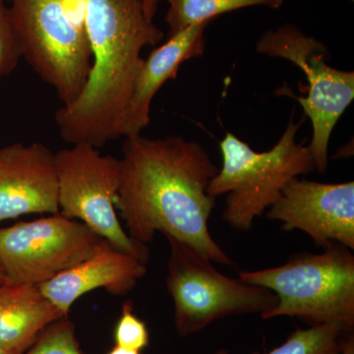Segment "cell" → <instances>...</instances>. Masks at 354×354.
Returning a JSON list of instances; mask_svg holds the SVG:
<instances>
[{
	"mask_svg": "<svg viewBox=\"0 0 354 354\" xmlns=\"http://www.w3.org/2000/svg\"><path fill=\"white\" fill-rule=\"evenodd\" d=\"M67 318L38 286H0V348L23 354L51 324Z\"/></svg>",
	"mask_w": 354,
	"mask_h": 354,
	"instance_id": "5bb4252c",
	"label": "cell"
},
{
	"mask_svg": "<svg viewBox=\"0 0 354 354\" xmlns=\"http://www.w3.org/2000/svg\"><path fill=\"white\" fill-rule=\"evenodd\" d=\"M0 354H12L8 353V351H4V349L0 348Z\"/></svg>",
	"mask_w": 354,
	"mask_h": 354,
	"instance_id": "cb8c5ba5",
	"label": "cell"
},
{
	"mask_svg": "<svg viewBox=\"0 0 354 354\" xmlns=\"http://www.w3.org/2000/svg\"><path fill=\"white\" fill-rule=\"evenodd\" d=\"M293 114L278 143L267 152H255L232 133L221 140L223 164L207 192L215 199L227 195L221 216L234 230H251L254 221L274 204L286 184L316 171L308 146L297 142L306 116L295 121Z\"/></svg>",
	"mask_w": 354,
	"mask_h": 354,
	"instance_id": "3957f363",
	"label": "cell"
},
{
	"mask_svg": "<svg viewBox=\"0 0 354 354\" xmlns=\"http://www.w3.org/2000/svg\"><path fill=\"white\" fill-rule=\"evenodd\" d=\"M55 162L60 215L81 221L114 248L148 262L150 249L133 241L116 214L120 158L82 143L60 150Z\"/></svg>",
	"mask_w": 354,
	"mask_h": 354,
	"instance_id": "52a82bcc",
	"label": "cell"
},
{
	"mask_svg": "<svg viewBox=\"0 0 354 354\" xmlns=\"http://www.w3.org/2000/svg\"><path fill=\"white\" fill-rule=\"evenodd\" d=\"M6 0H0V77L8 75L19 64V39Z\"/></svg>",
	"mask_w": 354,
	"mask_h": 354,
	"instance_id": "d6986e66",
	"label": "cell"
},
{
	"mask_svg": "<svg viewBox=\"0 0 354 354\" xmlns=\"http://www.w3.org/2000/svg\"><path fill=\"white\" fill-rule=\"evenodd\" d=\"M351 1H353V0H351Z\"/></svg>",
	"mask_w": 354,
	"mask_h": 354,
	"instance_id": "484cf974",
	"label": "cell"
},
{
	"mask_svg": "<svg viewBox=\"0 0 354 354\" xmlns=\"http://www.w3.org/2000/svg\"><path fill=\"white\" fill-rule=\"evenodd\" d=\"M23 354H82L75 326L68 318L51 324Z\"/></svg>",
	"mask_w": 354,
	"mask_h": 354,
	"instance_id": "e0dca14e",
	"label": "cell"
},
{
	"mask_svg": "<svg viewBox=\"0 0 354 354\" xmlns=\"http://www.w3.org/2000/svg\"><path fill=\"white\" fill-rule=\"evenodd\" d=\"M44 213L59 214L55 153L41 143L0 148V223Z\"/></svg>",
	"mask_w": 354,
	"mask_h": 354,
	"instance_id": "8fae6325",
	"label": "cell"
},
{
	"mask_svg": "<svg viewBox=\"0 0 354 354\" xmlns=\"http://www.w3.org/2000/svg\"><path fill=\"white\" fill-rule=\"evenodd\" d=\"M169 244L167 288L174 300V327L180 337L196 334L230 316L271 311L278 297L262 286L230 278L194 247L165 236Z\"/></svg>",
	"mask_w": 354,
	"mask_h": 354,
	"instance_id": "8992f818",
	"label": "cell"
},
{
	"mask_svg": "<svg viewBox=\"0 0 354 354\" xmlns=\"http://www.w3.org/2000/svg\"><path fill=\"white\" fill-rule=\"evenodd\" d=\"M146 274L147 263L108 242L87 259L38 286L68 317L72 305L86 293L104 288L113 295H127Z\"/></svg>",
	"mask_w": 354,
	"mask_h": 354,
	"instance_id": "7c38bea8",
	"label": "cell"
},
{
	"mask_svg": "<svg viewBox=\"0 0 354 354\" xmlns=\"http://www.w3.org/2000/svg\"><path fill=\"white\" fill-rule=\"evenodd\" d=\"M6 1H8V0H6Z\"/></svg>",
	"mask_w": 354,
	"mask_h": 354,
	"instance_id": "d4e9b609",
	"label": "cell"
},
{
	"mask_svg": "<svg viewBox=\"0 0 354 354\" xmlns=\"http://www.w3.org/2000/svg\"><path fill=\"white\" fill-rule=\"evenodd\" d=\"M116 209L127 234L147 245L157 232L185 242L212 262L234 265L215 241L209 220L216 199L207 189L218 169L204 147L178 136L125 138Z\"/></svg>",
	"mask_w": 354,
	"mask_h": 354,
	"instance_id": "6da1fadb",
	"label": "cell"
},
{
	"mask_svg": "<svg viewBox=\"0 0 354 354\" xmlns=\"http://www.w3.org/2000/svg\"><path fill=\"white\" fill-rule=\"evenodd\" d=\"M106 243L81 221L57 214L0 228V266L7 281L39 286Z\"/></svg>",
	"mask_w": 354,
	"mask_h": 354,
	"instance_id": "9c48e42d",
	"label": "cell"
},
{
	"mask_svg": "<svg viewBox=\"0 0 354 354\" xmlns=\"http://www.w3.org/2000/svg\"><path fill=\"white\" fill-rule=\"evenodd\" d=\"M143 6L144 12L149 19L153 21L160 0H140Z\"/></svg>",
	"mask_w": 354,
	"mask_h": 354,
	"instance_id": "ffe728a7",
	"label": "cell"
},
{
	"mask_svg": "<svg viewBox=\"0 0 354 354\" xmlns=\"http://www.w3.org/2000/svg\"><path fill=\"white\" fill-rule=\"evenodd\" d=\"M339 354H354L353 332L348 333V334L346 335V337H344Z\"/></svg>",
	"mask_w": 354,
	"mask_h": 354,
	"instance_id": "44dd1931",
	"label": "cell"
},
{
	"mask_svg": "<svg viewBox=\"0 0 354 354\" xmlns=\"http://www.w3.org/2000/svg\"><path fill=\"white\" fill-rule=\"evenodd\" d=\"M92 67L80 95L55 113L67 143L100 149L121 137L133 85L145 46L165 34L149 19L140 0H85Z\"/></svg>",
	"mask_w": 354,
	"mask_h": 354,
	"instance_id": "7a4b0ae2",
	"label": "cell"
},
{
	"mask_svg": "<svg viewBox=\"0 0 354 354\" xmlns=\"http://www.w3.org/2000/svg\"><path fill=\"white\" fill-rule=\"evenodd\" d=\"M106 354H141V351H132V349H127L115 346Z\"/></svg>",
	"mask_w": 354,
	"mask_h": 354,
	"instance_id": "7402d4cb",
	"label": "cell"
},
{
	"mask_svg": "<svg viewBox=\"0 0 354 354\" xmlns=\"http://www.w3.org/2000/svg\"><path fill=\"white\" fill-rule=\"evenodd\" d=\"M348 333L351 332L329 324L311 326L308 329L298 328L283 344L264 354H339ZM213 354L230 353L221 348Z\"/></svg>",
	"mask_w": 354,
	"mask_h": 354,
	"instance_id": "2e32d148",
	"label": "cell"
},
{
	"mask_svg": "<svg viewBox=\"0 0 354 354\" xmlns=\"http://www.w3.org/2000/svg\"><path fill=\"white\" fill-rule=\"evenodd\" d=\"M169 7L165 15L169 37L199 23L214 21L221 14L245 7L263 6L277 9L283 0H167Z\"/></svg>",
	"mask_w": 354,
	"mask_h": 354,
	"instance_id": "9a60e30c",
	"label": "cell"
},
{
	"mask_svg": "<svg viewBox=\"0 0 354 354\" xmlns=\"http://www.w3.org/2000/svg\"><path fill=\"white\" fill-rule=\"evenodd\" d=\"M212 21L199 23L169 37L144 59L133 85L131 97L121 128V137L141 135L150 123L151 106L158 91L165 82L176 79L179 67L205 51V29Z\"/></svg>",
	"mask_w": 354,
	"mask_h": 354,
	"instance_id": "4fadbf2b",
	"label": "cell"
},
{
	"mask_svg": "<svg viewBox=\"0 0 354 354\" xmlns=\"http://www.w3.org/2000/svg\"><path fill=\"white\" fill-rule=\"evenodd\" d=\"M262 55L281 57L297 65L306 76V97H295L312 123L308 145L316 171L324 174L329 165L330 135L354 99V72L334 68L325 44L306 36L295 26L286 24L268 31L256 44Z\"/></svg>",
	"mask_w": 354,
	"mask_h": 354,
	"instance_id": "ba28073f",
	"label": "cell"
},
{
	"mask_svg": "<svg viewBox=\"0 0 354 354\" xmlns=\"http://www.w3.org/2000/svg\"><path fill=\"white\" fill-rule=\"evenodd\" d=\"M6 274H4L3 270H2L1 266H0V286H1L2 283H6Z\"/></svg>",
	"mask_w": 354,
	"mask_h": 354,
	"instance_id": "603a6c76",
	"label": "cell"
},
{
	"mask_svg": "<svg viewBox=\"0 0 354 354\" xmlns=\"http://www.w3.org/2000/svg\"><path fill=\"white\" fill-rule=\"evenodd\" d=\"M286 232L301 230L317 246L354 249V183H322L293 178L266 212Z\"/></svg>",
	"mask_w": 354,
	"mask_h": 354,
	"instance_id": "30bf717a",
	"label": "cell"
},
{
	"mask_svg": "<svg viewBox=\"0 0 354 354\" xmlns=\"http://www.w3.org/2000/svg\"><path fill=\"white\" fill-rule=\"evenodd\" d=\"M22 57L69 106L87 83L92 53L85 0H8Z\"/></svg>",
	"mask_w": 354,
	"mask_h": 354,
	"instance_id": "5b68a950",
	"label": "cell"
},
{
	"mask_svg": "<svg viewBox=\"0 0 354 354\" xmlns=\"http://www.w3.org/2000/svg\"><path fill=\"white\" fill-rule=\"evenodd\" d=\"M239 278L278 297L264 320L295 317L311 326L329 324L353 332L354 255L348 247L333 243L320 254H295L286 264L241 272Z\"/></svg>",
	"mask_w": 354,
	"mask_h": 354,
	"instance_id": "277c9868",
	"label": "cell"
},
{
	"mask_svg": "<svg viewBox=\"0 0 354 354\" xmlns=\"http://www.w3.org/2000/svg\"><path fill=\"white\" fill-rule=\"evenodd\" d=\"M115 346L142 351L150 344V335L146 323L135 315L131 301L123 304L120 319L113 332Z\"/></svg>",
	"mask_w": 354,
	"mask_h": 354,
	"instance_id": "ac0fdd59",
	"label": "cell"
}]
</instances>
